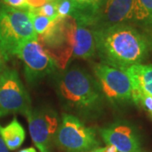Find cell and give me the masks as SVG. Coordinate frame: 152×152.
<instances>
[{"instance_id": "9", "label": "cell", "mask_w": 152, "mask_h": 152, "mask_svg": "<svg viewBox=\"0 0 152 152\" xmlns=\"http://www.w3.org/2000/svg\"><path fill=\"white\" fill-rule=\"evenodd\" d=\"M33 143L40 152H52L53 143L59 126V118L53 109H31L26 116Z\"/></svg>"}, {"instance_id": "12", "label": "cell", "mask_w": 152, "mask_h": 152, "mask_svg": "<svg viewBox=\"0 0 152 152\" xmlns=\"http://www.w3.org/2000/svg\"><path fill=\"white\" fill-rule=\"evenodd\" d=\"M129 76L133 94L145 93L152 96V65L138 64L124 70Z\"/></svg>"}, {"instance_id": "3", "label": "cell", "mask_w": 152, "mask_h": 152, "mask_svg": "<svg viewBox=\"0 0 152 152\" xmlns=\"http://www.w3.org/2000/svg\"><path fill=\"white\" fill-rule=\"evenodd\" d=\"M37 37L27 10H18L0 1V55L5 62L15 56L22 43Z\"/></svg>"}, {"instance_id": "29", "label": "cell", "mask_w": 152, "mask_h": 152, "mask_svg": "<svg viewBox=\"0 0 152 152\" xmlns=\"http://www.w3.org/2000/svg\"><path fill=\"white\" fill-rule=\"evenodd\" d=\"M48 1H50V0H48Z\"/></svg>"}, {"instance_id": "1", "label": "cell", "mask_w": 152, "mask_h": 152, "mask_svg": "<svg viewBox=\"0 0 152 152\" xmlns=\"http://www.w3.org/2000/svg\"><path fill=\"white\" fill-rule=\"evenodd\" d=\"M96 54L102 64L124 70L143 64L152 53V37L130 24L93 30Z\"/></svg>"}, {"instance_id": "18", "label": "cell", "mask_w": 152, "mask_h": 152, "mask_svg": "<svg viewBox=\"0 0 152 152\" xmlns=\"http://www.w3.org/2000/svg\"><path fill=\"white\" fill-rule=\"evenodd\" d=\"M57 10L58 18L72 17L75 12V5L72 0H54Z\"/></svg>"}, {"instance_id": "26", "label": "cell", "mask_w": 152, "mask_h": 152, "mask_svg": "<svg viewBox=\"0 0 152 152\" xmlns=\"http://www.w3.org/2000/svg\"><path fill=\"white\" fill-rule=\"evenodd\" d=\"M18 152H37V151H36V149H34L32 147H29V148H26V149L20 150V151Z\"/></svg>"}, {"instance_id": "21", "label": "cell", "mask_w": 152, "mask_h": 152, "mask_svg": "<svg viewBox=\"0 0 152 152\" xmlns=\"http://www.w3.org/2000/svg\"><path fill=\"white\" fill-rule=\"evenodd\" d=\"M2 3L5 4L7 5L15 8L18 10H26V0H0Z\"/></svg>"}, {"instance_id": "2", "label": "cell", "mask_w": 152, "mask_h": 152, "mask_svg": "<svg viewBox=\"0 0 152 152\" xmlns=\"http://www.w3.org/2000/svg\"><path fill=\"white\" fill-rule=\"evenodd\" d=\"M58 96L64 107L82 118H98L105 96L95 76L79 66L66 68L57 82Z\"/></svg>"}, {"instance_id": "8", "label": "cell", "mask_w": 152, "mask_h": 152, "mask_svg": "<svg viewBox=\"0 0 152 152\" xmlns=\"http://www.w3.org/2000/svg\"><path fill=\"white\" fill-rule=\"evenodd\" d=\"M24 65V74L29 85H36L55 70L54 62L38 42L30 40L22 43L16 52Z\"/></svg>"}, {"instance_id": "28", "label": "cell", "mask_w": 152, "mask_h": 152, "mask_svg": "<svg viewBox=\"0 0 152 152\" xmlns=\"http://www.w3.org/2000/svg\"><path fill=\"white\" fill-rule=\"evenodd\" d=\"M105 1H106V0H102V4H103L104 2H105Z\"/></svg>"}, {"instance_id": "4", "label": "cell", "mask_w": 152, "mask_h": 152, "mask_svg": "<svg viewBox=\"0 0 152 152\" xmlns=\"http://www.w3.org/2000/svg\"><path fill=\"white\" fill-rule=\"evenodd\" d=\"M77 22L72 17L57 18L37 41L56 67L65 69L73 57L75 47Z\"/></svg>"}, {"instance_id": "16", "label": "cell", "mask_w": 152, "mask_h": 152, "mask_svg": "<svg viewBox=\"0 0 152 152\" xmlns=\"http://www.w3.org/2000/svg\"><path fill=\"white\" fill-rule=\"evenodd\" d=\"M132 25L152 31V0H134Z\"/></svg>"}, {"instance_id": "27", "label": "cell", "mask_w": 152, "mask_h": 152, "mask_svg": "<svg viewBox=\"0 0 152 152\" xmlns=\"http://www.w3.org/2000/svg\"><path fill=\"white\" fill-rule=\"evenodd\" d=\"M136 152H145V151H141V150H140V151H138Z\"/></svg>"}, {"instance_id": "19", "label": "cell", "mask_w": 152, "mask_h": 152, "mask_svg": "<svg viewBox=\"0 0 152 152\" xmlns=\"http://www.w3.org/2000/svg\"><path fill=\"white\" fill-rule=\"evenodd\" d=\"M133 102L140 106L152 116V96L145 93H136L132 95Z\"/></svg>"}, {"instance_id": "11", "label": "cell", "mask_w": 152, "mask_h": 152, "mask_svg": "<svg viewBox=\"0 0 152 152\" xmlns=\"http://www.w3.org/2000/svg\"><path fill=\"white\" fill-rule=\"evenodd\" d=\"M107 145L114 147L118 152H136L140 148V140L136 130L124 122H116L100 131Z\"/></svg>"}, {"instance_id": "14", "label": "cell", "mask_w": 152, "mask_h": 152, "mask_svg": "<svg viewBox=\"0 0 152 152\" xmlns=\"http://www.w3.org/2000/svg\"><path fill=\"white\" fill-rule=\"evenodd\" d=\"M75 12L72 15L78 25L91 26L102 4V0H72Z\"/></svg>"}, {"instance_id": "22", "label": "cell", "mask_w": 152, "mask_h": 152, "mask_svg": "<svg viewBox=\"0 0 152 152\" xmlns=\"http://www.w3.org/2000/svg\"><path fill=\"white\" fill-rule=\"evenodd\" d=\"M48 0H26V10L38 9L43 5Z\"/></svg>"}, {"instance_id": "17", "label": "cell", "mask_w": 152, "mask_h": 152, "mask_svg": "<svg viewBox=\"0 0 152 152\" xmlns=\"http://www.w3.org/2000/svg\"><path fill=\"white\" fill-rule=\"evenodd\" d=\"M27 12L31 21L32 23L34 31L37 36L42 35L51 26L52 22L53 21L43 15H41L36 10H29Z\"/></svg>"}, {"instance_id": "13", "label": "cell", "mask_w": 152, "mask_h": 152, "mask_svg": "<svg viewBox=\"0 0 152 152\" xmlns=\"http://www.w3.org/2000/svg\"><path fill=\"white\" fill-rule=\"evenodd\" d=\"M96 55V47L93 30L90 26L78 25L75 32V47L73 58L91 59Z\"/></svg>"}, {"instance_id": "5", "label": "cell", "mask_w": 152, "mask_h": 152, "mask_svg": "<svg viewBox=\"0 0 152 152\" xmlns=\"http://www.w3.org/2000/svg\"><path fill=\"white\" fill-rule=\"evenodd\" d=\"M54 141L66 152H87L98 148L96 130L73 114H63Z\"/></svg>"}, {"instance_id": "7", "label": "cell", "mask_w": 152, "mask_h": 152, "mask_svg": "<svg viewBox=\"0 0 152 152\" xmlns=\"http://www.w3.org/2000/svg\"><path fill=\"white\" fill-rule=\"evenodd\" d=\"M93 72L106 100L113 105L133 102L132 85L124 71L99 63L94 64Z\"/></svg>"}, {"instance_id": "10", "label": "cell", "mask_w": 152, "mask_h": 152, "mask_svg": "<svg viewBox=\"0 0 152 152\" xmlns=\"http://www.w3.org/2000/svg\"><path fill=\"white\" fill-rule=\"evenodd\" d=\"M134 0H106L98 10L90 27L100 30L133 22Z\"/></svg>"}, {"instance_id": "15", "label": "cell", "mask_w": 152, "mask_h": 152, "mask_svg": "<svg viewBox=\"0 0 152 152\" xmlns=\"http://www.w3.org/2000/svg\"><path fill=\"white\" fill-rule=\"evenodd\" d=\"M0 134L10 151H15L21 146L26 139V131L16 118H14L4 127L0 125Z\"/></svg>"}, {"instance_id": "24", "label": "cell", "mask_w": 152, "mask_h": 152, "mask_svg": "<svg viewBox=\"0 0 152 152\" xmlns=\"http://www.w3.org/2000/svg\"><path fill=\"white\" fill-rule=\"evenodd\" d=\"M0 152H10V150L6 145L5 142L1 134H0Z\"/></svg>"}, {"instance_id": "20", "label": "cell", "mask_w": 152, "mask_h": 152, "mask_svg": "<svg viewBox=\"0 0 152 152\" xmlns=\"http://www.w3.org/2000/svg\"><path fill=\"white\" fill-rule=\"evenodd\" d=\"M36 10L41 15H43L51 19L52 20H55L58 18V10L54 0L47 1L42 7L36 9Z\"/></svg>"}, {"instance_id": "23", "label": "cell", "mask_w": 152, "mask_h": 152, "mask_svg": "<svg viewBox=\"0 0 152 152\" xmlns=\"http://www.w3.org/2000/svg\"><path fill=\"white\" fill-rule=\"evenodd\" d=\"M87 152H118L114 147L111 145H107L106 147H101V148H96Z\"/></svg>"}, {"instance_id": "6", "label": "cell", "mask_w": 152, "mask_h": 152, "mask_svg": "<svg viewBox=\"0 0 152 152\" xmlns=\"http://www.w3.org/2000/svg\"><path fill=\"white\" fill-rule=\"evenodd\" d=\"M31 109V97L18 72L6 67L0 74V118L18 113L26 116Z\"/></svg>"}, {"instance_id": "25", "label": "cell", "mask_w": 152, "mask_h": 152, "mask_svg": "<svg viewBox=\"0 0 152 152\" xmlns=\"http://www.w3.org/2000/svg\"><path fill=\"white\" fill-rule=\"evenodd\" d=\"M5 68V61L4 60V58H3L1 57V55H0V74L2 73V71L4 70Z\"/></svg>"}]
</instances>
